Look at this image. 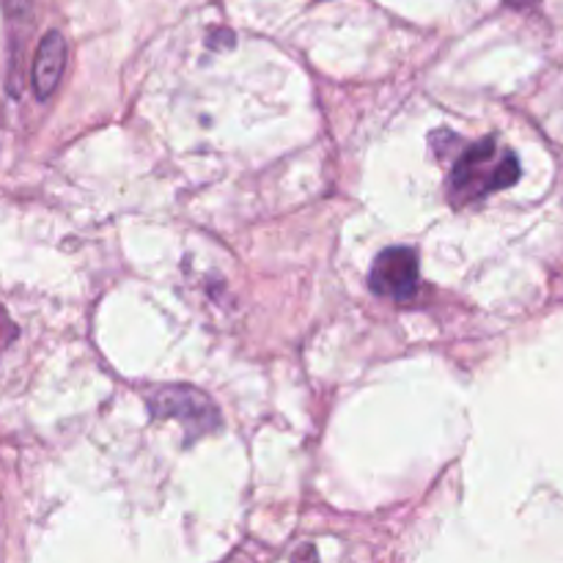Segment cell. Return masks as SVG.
I'll use <instances>...</instances> for the list:
<instances>
[{"label": "cell", "instance_id": "5", "mask_svg": "<svg viewBox=\"0 0 563 563\" xmlns=\"http://www.w3.org/2000/svg\"><path fill=\"white\" fill-rule=\"evenodd\" d=\"M14 335H16V328H14V324H11V319L5 317L3 308H0V355H3L5 346H9L11 341H14Z\"/></svg>", "mask_w": 563, "mask_h": 563}, {"label": "cell", "instance_id": "4", "mask_svg": "<svg viewBox=\"0 0 563 563\" xmlns=\"http://www.w3.org/2000/svg\"><path fill=\"white\" fill-rule=\"evenodd\" d=\"M66 66V42L58 31H49L42 38L33 60V91L38 99H49L58 88Z\"/></svg>", "mask_w": 563, "mask_h": 563}, {"label": "cell", "instance_id": "1", "mask_svg": "<svg viewBox=\"0 0 563 563\" xmlns=\"http://www.w3.org/2000/svg\"><path fill=\"white\" fill-rule=\"evenodd\" d=\"M520 179V163L517 154L500 146L495 137L473 143L456 157L449 176V196L454 207L478 201L495 190L511 187Z\"/></svg>", "mask_w": 563, "mask_h": 563}, {"label": "cell", "instance_id": "2", "mask_svg": "<svg viewBox=\"0 0 563 563\" xmlns=\"http://www.w3.org/2000/svg\"><path fill=\"white\" fill-rule=\"evenodd\" d=\"M146 405L157 418H174V421H179L192 438L209 432L220 421L218 407L201 390L185 388V385L152 390V394H146Z\"/></svg>", "mask_w": 563, "mask_h": 563}, {"label": "cell", "instance_id": "3", "mask_svg": "<svg viewBox=\"0 0 563 563\" xmlns=\"http://www.w3.org/2000/svg\"><path fill=\"white\" fill-rule=\"evenodd\" d=\"M368 286L374 295L407 302L418 295V256L410 247H388L374 258Z\"/></svg>", "mask_w": 563, "mask_h": 563}, {"label": "cell", "instance_id": "6", "mask_svg": "<svg viewBox=\"0 0 563 563\" xmlns=\"http://www.w3.org/2000/svg\"><path fill=\"white\" fill-rule=\"evenodd\" d=\"M511 5H528V3H533V0H509Z\"/></svg>", "mask_w": 563, "mask_h": 563}]
</instances>
